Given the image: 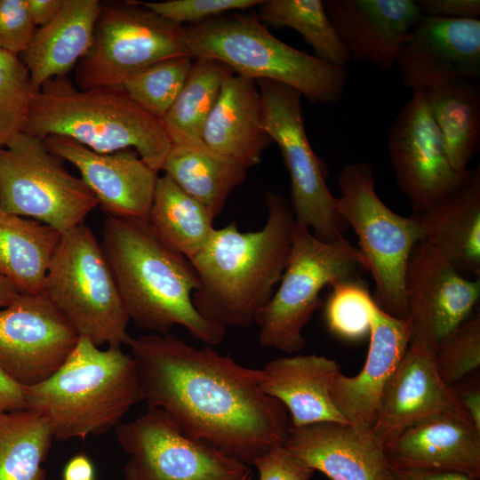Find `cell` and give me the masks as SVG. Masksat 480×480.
Masks as SVG:
<instances>
[{
    "label": "cell",
    "instance_id": "cell-1",
    "mask_svg": "<svg viewBox=\"0 0 480 480\" xmlns=\"http://www.w3.org/2000/svg\"><path fill=\"white\" fill-rule=\"evenodd\" d=\"M141 401L164 410L186 436L244 465L284 445L285 407L264 393L262 369L244 367L210 346L172 333L131 338Z\"/></svg>",
    "mask_w": 480,
    "mask_h": 480
},
{
    "label": "cell",
    "instance_id": "cell-2",
    "mask_svg": "<svg viewBox=\"0 0 480 480\" xmlns=\"http://www.w3.org/2000/svg\"><path fill=\"white\" fill-rule=\"evenodd\" d=\"M267 219L256 231H241L235 221L215 228L190 260L200 281L193 303L207 320L227 330L254 324L288 262L295 221L290 202L265 193Z\"/></svg>",
    "mask_w": 480,
    "mask_h": 480
},
{
    "label": "cell",
    "instance_id": "cell-3",
    "mask_svg": "<svg viewBox=\"0 0 480 480\" xmlns=\"http://www.w3.org/2000/svg\"><path fill=\"white\" fill-rule=\"evenodd\" d=\"M100 244L130 321L139 328L164 335L180 325L207 346L223 340L226 329L193 303L200 281L191 262L166 246L148 221L107 216Z\"/></svg>",
    "mask_w": 480,
    "mask_h": 480
},
{
    "label": "cell",
    "instance_id": "cell-4",
    "mask_svg": "<svg viewBox=\"0 0 480 480\" xmlns=\"http://www.w3.org/2000/svg\"><path fill=\"white\" fill-rule=\"evenodd\" d=\"M23 132L68 138L102 154L135 150L162 171L172 142L160 119L120 86L82 90L68 76L52 78L34 94Z\"/></svg>",
    "mask_w": 480,
    "mask_h": 480
},
{
    "label": "cell",
    "instance_id": "cell-5",
    "mask_svg": "<svg viewBox=\"0 0 480 480\" xmlns=\"http://www.w3.org/2000/svg\"><path fill=\"white\" fill-rule=\"evenodd\" d=\"M141 401L135 362L121 348L103 349L79 337L61 366L26 388V409L43 417L53 438L85 439L116 428Z\"/></svg>",
    "mask_w": 480,
    "mask_h": 480
},
{
    "label": "cell",
    "instance_id": "cell-6",
    "mask_svg": "<svg viewBox=\"0 0 480 480\" xmlns=\"http://www.w3.org/2000/svg\"><path fill=\"white\" fill-rule=\"evenodd\" d=\"M188 54L213 59L236 74L289 85L314 104L336 105L344 95L345 68L329 64L274 36L256 14L233 12L184 26Z\"/></svg>",
    "mask_w": 480,
    "mask_h": 480
},
{
    "label": "cell",
    "instance_id": "cell-7",
    "mask_svg": "<svg viewBox=\"0 0 480 480\" xmlns=\"http://www.w3.org/2000/svg\"><path fill=\"white\" fill-rule=\"evenodd\" d=\"M365 271L360 251L345 237L335 242L319 240L295 220L290 256L278 288L255 317L260 345L287 354L301 350L306 344L302 331L322 305V290L360 278Z\"/></svg>",
    "mask_w": 480,
    "mask_h": 480
},
{
    "label": "cell",
    "instance_id": "cell-8",
    "mask_svg": "<svg viewBox=\"0 0 480 480\" xmlns=\"http://www.w3.org/2000/svg\"><path fill=\"white\" fill-rule=\"evenodd\" d=\"M338 184V211L358 238V250L374 281L375 302L389 315L407 319L405 271L414 246L423 238L418 219L396 213L380 198L369 163L346 164Z\"/></svg>",
    "mask_w": 480,
    "mask_h": 480
},
{
    "label": "cell",
    "instance_id": "cell-9",
    "mask_svg": "<svg viewBox=\"0 0 480 480\" xmlns=\"http://www.w3.org/2000/svg\"><path fill=\"white\" fill-rule=\"evenodd\" d=\"M43 292L79 337L98 347L128 345L130 318L100 244L84 222L62 233Z\"/></svg>",
    "mask_w": 480,
    "mask_h": 480
},
{
    "label": "cell",
    "instance_id": "cell-10",
    "mask_svg": "<svg viewBox=\"0 0 480 480\" xmlns=\"http://www.w3.org/2000/svg\"><path fill=\"white\" fill-rule=\"evenodd\" d=\"M62 161L43 139L26 132L0 146V209L60 233L84 223L98 201Z\"/></svg>",
    "mask_w": 480,
    "mask_h": 480
},
{
    "label": "cell",
    "instance_id": "cell-11",
    "mask_svg": "<svg viewBox=\"0 0 480 480\" xmlns=\"http://www.w3.org/2000/svg\"><path fill=\"white\" fill-rule=\"evenodd\" d=\"M182 55H188L184 26L136 1L102 4L92 47L76 65V85L82 90L120 86L139 70Z\"/></svg>",
    "mask_w": 480,
    "mask_h": 480
},
{
    "label": "cell",
    "instance_id": "cell-12",
    "mask_svg": "<svg viewBox=\"0 0 480 480\" xmlns=\"http://www.w3.org/2000/svg\"><path fill=\"white\" fill-rule=\"evenodd\" d=\"M268 132L283 156L291 180L294 219L319 240L344 238L348 225L326 182L327 172L314 152L305 129L300 92L284 84L258 79Z\"/></svg>",
    "mask_w": 480,
    "mask_h": 480
},
{
    "label": "cell",
    "instance_id": "cell-13",
    "mask_svg": "<svg viewBox=\"0 0 480 480\" xmlns=\"http://www.w3.org/2000/svg\"><path fill=\"white\" fill-rule=\"evenodd\" d=\"M116 435L129 454L124 480H241L251 468L211 445L191 439L162 409L121 422Z\"/></svg>",
    "mask_w": 480,
    "mask_h": 480
},
{
    "label": "cell",
    "instance_id": "cell-14",
    "mask_svg": "<svg viewBox=\"0 0 480 480\" xmlns=\"http://www.w3.org/2000/svg\"><path fill=\"white\" fill-rule=\"evenodd\" d=\"M388 151L396 185L407 197L412 214L457 190L472 172L453 168L443 135L420 92H412L394 119Z\"/></svg>",
    "mask_w": 480,
    "mask_h": 480
},
{
    "label": "cell",
    "instance_id": "cell-15",
    "mask_svg": "<svg viewBox=\"0 0 480 480\" xmlns=\"http://www.w3.org/2000/svg\"><path fill=\"white\" fill-rule=\"evenodd\" d=\"M479 297V278L466 277L434 247L420 241L404 276L410 342L435 352L469 317Z\"/></svg>",
    "mask_w": 480,
    "mask_h": 480
},
{
    "label": "cell",
    "instance_id": "cell-16",
    "mask_svg": "<svg viewBox=\"0 0 480 480\" xmlns=\"http://www.w3.org/2000/svg\"><path fill=\"white\" fill-rule=\"evenodd\" d=\"M78 339L44 292L20 294L0 308V369L24 388L52 376Z\"/></svg>",
    "mask_w": 480,
    "mask_h": 480
},
{
    "label": "cell",
    "instance_id": "cell-17",
    "mask_svg": "<svg viewBox=\"0 0 480 480\" xmlns=\"http://www.w3.org/2000/svg\"><path fill=\"white\" fill-rule=\"evenodd\" d=\"M395 66L412 92L480 77V20L422 15L406 36Z\"/></svg>",
    "mask_w": 480,
    "mask_h": 480
},
{
    "label": "cell",
    "instance_id": "cell-18",
    "mask_svg": "<svg viewBox=\"0 0 480 480\" xmlns=\"http://www.w3.org/2000/svg\"><path fill=\"white\" fill-rule=\"evenodd\" d=\"M44 140L53 155L79 171L107 216L148 221L159 175L135 150L102 154L65 137Z\"/></svg>",
    "mask_w": 480,
    "mask_h": 480
},
{
    "label": "cell",
    "instance_id": "cell-19",
    "mask_svg": "<svg viewBox=\"0 0 480 480\" xmlns=\"http://www.w3.org/2000/svg\"><path fill=\"white\" fill-rule=\"evenodd\" d=\"M284 446L331 480H388L392 468L384 443L372 429L350 423L326 421L292 428Z\"/></svg>",
    "mask_w": 480,
    "mask_h": 480
},
{
    "label": "cell",
    "instance_id": "cell-20",
    "mask_svg": "<svg viewBox=\"0 0 480 480\" xmlns=\"http://www.w3.org/2000/svg\"><path fill=\"white\" fill-rule=\"evenodd\" d=\"M325 12L350 59L382 70L422 16L413 0H324Z\"/></svg>",
    "mask_w": 480,
    "mask_h": 480
},
{
    "label": "cell",
    "instance_id": "cell-21",
    "mask_svg": "<svg viewBox=\"0 0 480 480\" xmlns=\"http://www.w3.org/2000/svg\"><path fill=\"white\" fill-rule=\"evenodd\" d=\"M384 445L392 468L458 472L480 477V430L464 410L420 420Z\"/></svg>",
    "mask_w": 480,
    "mask_h": 480
},
{
    "label": "cell",
    "instance_id": "cell-22",
    "mask_svg": "<svg viewBox=\"0 0 480 480\" xmlns=\"http://www.w3.org/2000/svg\"><path fill=\"white\" fill-rule=\"evenodd\" d=\"M410 340L408 319L389 315L375 302L363 369L353 377L340 372L331 388L335 406L350 424L372 428L383 391L401 363Z\"/></svg>",
    "mask_w": 480,
    "mask_h": 480
},
{
    "label": "cell",
    "instance_id": "cell-23",
    "mask_svg": "<svg viewBox=\"0 0 480 480\" xmlns=\"http://www.w3.org/2000/svg\"><path fill=\"white\" fill-rule=\"evenodd\" d=\"M464 409L455 388L445 385L436 371L434 352L425 346L410 342L383 391L372 429L385 444L420 420Z\"/></svg>",
    "mask_w": 480,
    "mask_h": 480
},
{
    "label": "cell",
    "instance_id": "cell-24",
    "mask_svg": "<svg viewBox=\"0 0 480 480\" xmlns=\"http://www.w3.org/2000/svg\"><path fill=\"white\" fill-rule=\"evenodd\" d=\"M272 142L256 81L228 74L204 124L203 143L248 170L260 163Z\"/></svg>",
    "mask_w": 480,
    "mask_h": 480
},
{
    "label": "cell",
    "instance_id": "cell-25",
    "mask_svg": "<svg viewBox=\"0 0 480 480\" xmlns=\"http://www.w3.org/2000/svg\"><path fill=\"white\" fill-rule=\"evenodd\" d=\"M262 370V390L285 407L292 428L349 423L331 396L333 380L341 372L336 360L314 354L282 356L268 361Z\"/></svg>",
    "mask_w": 480,
    "mask_h": 480
},
{
    "label": "cell",
    "instance_id": "cell-26",
    "mask_svg": "<svg viewBox=\"0 0 480 480\" xmlns=\"http://www.w3.org/2000/svg\"><path fill=\"white\" fill-rule=\"evenodd\" d=\"M101 7L98 0H64L57 14L36 28L20 55L35 93L47 81L66 76L87 54Z\"/></svg>",
    "mask_w": 480,
    "mask_h": 480
},
{
    "label": "cell",
    "instance_id": "cell-27",
    "mask_svg": "<svg viewBox=\"0 0 480 480\" xmlns=\"http://www.w3.org/2000/svg\"><path fill=\"white\" fill-rule=\"evenodd\" d=\"M426 242L463 275H480V167L457 190L413 214Z\"/></svg>",
    "mask_w": 480,
    "mask_h": 480
},
{
    "label": "cell",
    "instance_id": "cell-28",
    "mask_svg": "<svg viewBox=\"0 0 480 480\" xmlns=\"http://www.w3.org/2000/svg\"><path fill=\"white\" fill-rule=\"evenodd\" d=\"M62 233L0 209V275L21 294L42 293Z\"/></svg>",
    "mask_w": 480,
    "mask_h": 480
},
{
    "label": "cell",
    "instance_id": "cell-29",
    "mask_svg": "<svg viewBox=\"0 0 480 480\" xmlns=\"http://www.w3.org/2000/svg\"><path fill=\"white\" fill-rule=\"evenodd\" d=\"M162 171L215 218L247 177L246 168L204 145H172Z\"/></svg>",
    "mask_w": 480,
    "mask_h": 480
},
{
    "label": "cell",
    "instance_id": "cell-30",
    "mask_svg": "<svg viewBox=\"0 0 480 480\" xmlns=\"http://www.w3.org/2000/svg\"><path fill=\"white\" fill-rule=\"evenodd\" d=\"M444 140L453 168L466 172L480 145V87L457 80L420 91Z\"/></svg>",
    "mask_w": 480,
    "mask_h": 480
},
{
    "label": "cell",
    "instance_id": "cell-31",
    "mask_svg": "<svg viewBox=\"0 0 480 480\" xmlns=\"http://www.w3.org/2000/svg\"><path fill=\"white\" fill-rule=\"evenodd\" d=\"M214 219L167 174L158 177L148 223L170 249L190 261L211 238Z\"/></svg>",
    "mask_w": 480,
    "mask_h": 480
},
{
    "label": "cell",
    "instance_id": "cell-32",
    "mask_svg": "<svg viewBox=\"0 0 480 480\" xmlns=\"http://www.w3.org/2000/svg\"><path fill=\"white\" fill-rule=\"evenodd\" d=\"M232 72L221 61L194 59L180 92L161 120L172 145H204V124L219 97L224 78Z\"/></svg>",
    "mask_w": 480,
    "mask_h": 480
},
{
    "label": "cell",
    "instance_id": "cell-33",
    "mask_svg": "<svg viewBox=\"0 0 480 480\" xmlns=\"http://www.w3.org/2000/svg\"><path fill=\"white\" fill-rule=\"evenodd\" d=\"M53 435L28 409L0 412V480H46L44 462Z\"/></svg>",
    "mask_w": 480,
    "mask_h": 480
},
{
    "label": "cell",
    "instance_id": "cell-34",
    "mask_svg": "<svg viewBox=\"0 0 480 480\" xmlns=\"http://www.w3.org/2000/svg\"><path fill=\"white\" fill-rule=\"evenodd\" d=\"M256 15L265 27L294 29L329 64L345 68L351 60L322 0H263Z\"/></svg>",
    "mask_w": 480,
    "mask_h": 480
},
{
    "label": "cell",
    "instance_id": "cell-35",
    "mask_svg": "<svg viewBox=\"0 0 480 480\" xmlns=\"http://www.w3.org/2000/svg\"><path fill=\"white\" fill-rule=\"evenodd\" d=\"M193 61L188 55L160 60L134 73L121 86L134 102L162 120L180 92Z\"/></svg>",
    "mask_w": 480,
    "mask_h": 480
},
{
    "label": "cell",
    "instance_id": "cell-36",
    "mask_svg": "<svg viewBox=\"0 0 480 480\" xmlns=\"http://www.w3.org/2000/svg\"><path fill=\"white\" fill-rule=\"evenodd\" d=\"M324 304L328 330L345 340H358L370 333L375 300L360 278L333 284Z\"/></svg>",
    "mask_w": 480,
    "mask_h": 480
},
{
    "label": "cell",
    "instance_id": "cell-37",
    "mask_svg": "<svg viewBox=\"0 0 480 480\" xmlns=\"http://www.w3.org/2000/svg\"><path fill=\"white\" fill-rule=\"evenodd\" d=\"M29 73L20 56L0 50V146L23 132L34 97Z\"/></svg>",
    "mask_w": 480,
    "mask_h": 480
},
{
    "label": "cell",
    "instance_id": "cell-38",
    "mask_svg": "<svg viewBox=\"0 0 480 480\" xmlns=\"http://www.w3.org/2000/svg\"><path fill=\"white\" fill-rule=\"evenodd\" d=\"M436 371L445 385L454 387L480 365V316L468 317L434 352Z\"/></svg>",
    "mask_w": 480,
    "mask_h": 480
},
{
    "label": "cell",
    "instance_id": "cell-39",
    "mask_svg": "<svg viewBox=\"0 0 480 480\" xmlns=\"http://www.w3.org/2000/svg\"><path fill=\"white\" fill-rule=\"evenodd\" d=\"M263 0H170L138 2L159 16L183 26L196 25L231 11L258 7Z\"/></svg>",
    "mask_w": 480,
    "mask_h": 480
},
{
    "label": "cell",
    "instance_id": "cell-40",
    "mask_svg": "<svg viewBox=\"0 0 480 480\" xmlns=\"http://www.w3.org/2000/svg\"><path fill=\"white\" fill-rule=\"evenodd\" d=\"M36 28L26 0H0V50L20 56Z\"/></svg>",
    "mask_w": 480,
    "mask_h": 480
},
{
    "label": "cell",
    "instance_id": "cell-41",
    "mask_svg": "<svg viewBox=\"0 0 480 480\" xmlns=\"http://www.w3.org/2000/svg\"><path fill=\"white\" fill-rule=\"evenodd\" d=\"M259 480H310L315 470L296 458L284 445L254 460Z\"/></svg>",
    "mask_w": 480,
    "mask_h": 480
},
{
    "label": "cell",
    "instance_id": "cell-42",
    "mask_svg": "<svg viewBox=\"0 0 480 480\" xmlns=\"http://www.w3.org/2000/svg\"><path fill=\"white\" fill-rule=\"evenodd\" d=\"M421 14L442 19L480 18L479 0H417Z\"/></svg>",
    "mask_w": 480,
    "mask_h": 480
},
{
    "label": "cell",
    "instance_id": "cell-43",
    "mask_svg": "<svg viewBox=\"0 0 480 480\" xmlns=\"http://www.w3.org/2000/svg\"><path fill=\"white\" fill-rule=\"evenodd\" d=\"M25 389L0 369V412L26 409Z\"/></svg>",
    "mask_w": 480,
    "mask_h": 480
},
{
    "label": "cell",
    "instance_id": "cell-44",
    "mask_svg": "<svg viewBox=\"0 0 480 480\" xmlns=\"http://www.w3.org/2000/svg\"><path fill=\"white\" fill-rule=\"evenodd\" d=\"M388 480H476L468 475L418 468H392Z\"/></svg>",
    "mask_w": 480,
    "mask_h": 480
},
{
    "label": "cell",
    "instance_id": "cell-45",
    "mask_svg": "<svg viewBox=\"0 0 480 480\" xmlns=\"http://www.w3.org/2000/svg\"><path fill=\"white\" fill-rule=\"evenodd\" d=\"M64 0H26L30 17L36 28L47 24L59 12Z\"/></svg>",
    "mask_w": 480,
    "mask_h": 480
},
{
    "label": "cell",
    "instance_id": "cell-46",
    "mask_svg": "<svg viewBox=\"0 0 480 480\" xmlns=\"http://www.w3.org/2000/svg\"><path fill=\"white\" fill-rule=\"evenodd\" d=\"M94 468L84 453L74 456L63 471V480H94Z\"/></svg>",
    "mask_w": 480,
    "mask_h": 480
},
{
    "label": "cell",
    "instance_id": "cell-47",
    "mask_svg": "<svg viewBox=\"0 0 480 480\" xmlns=\"http://www.w3.org/2000/svg\"><path fill=\"white\" fill-rule=\"evenodd\" d=\"M458 398L472 420L475 427L480 430V389L478 386L468 388L459 391L455 388Z\"/></svg>",
    "mask_w": 480,
    "mask_h": 480
},
{
    "label": "cell",
    "instance_id": "cell-48",
    "mask_svg": "<svg viewBox=\"0 0 480 480\" xmlns=\"http://www.w3.org/2000/svg\"><path fill=\"white\" fill-rule=\"evenodd\" d=\"M20 294L10 281L0 275V308L7 306Z\"/></svg>",
    "mask_w": 480,
    "mask_h": 480
},
{
    "label": "cell",
    "instance_id": "cell-49",
    "mask_svg": "<svg viewBox=\"0 0 480 480\" xmlns=\"http://www.w3.org/2000/svg\"><path fill=\"white\" fill-rule=\"evenodd\" d=\"M241 480H252V470L250 469L248 472H246Z\"/></svg>",
    "mask_w": 480,
    "mask_h": 480
}]
</instances>
